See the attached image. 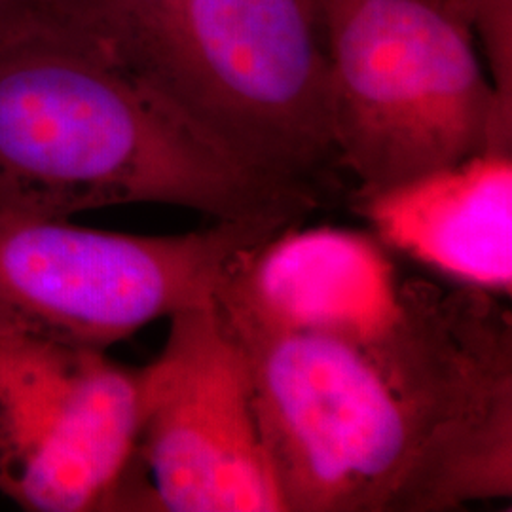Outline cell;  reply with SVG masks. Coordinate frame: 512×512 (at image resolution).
I'll return each instance as SVG.
<instances>
[{
  "mask_svg": "<svg viewBox=\"0 0 512 512\" xmlns=\"http://www.w3.org/2000/svg\"><path fill=\"white\" fill-rule=\"evenodd\" d=\"M54 27L82 31L74 0H0V42Z\"/></svg>",
  "mask_w": 512,
  "mask_h": 512,
  "instance_id": "obj_11",
  "label": "cell"
},
{
  "mask_svg": "<svg viewBox=\"0 0 512 512\" xmlns=\"http://www.w3.org/2000/svg\"><path fill=\"white\" fill-rule=\"evenodd\" d=\"M298 220H217L133 236L67 219L0 213V330L105 349L215 298L239 256Z\"/></svg>",
  "mask_w": 512,
  "mask_h": 512,
  "instance_id": "obj_5",
  "label": "cell"
},
{
  "mask_svg": "<svg viewBox=\"0 0 512 512\" xmlns=\"http://www.w3.org/2000/svg\"><path fill=\"white\" fill-rule=\"evenodd\" d=\"M467 19L490 59L499 103L512 109V0H440Z\"/></svg>",
  "mask_w": 512,
  "mask_h": 512,
  "instance_id": "obj_10",
  "label": "cell"
},
{
  "mask_svg": "<svg viewBox=\"0 0 512 512\" xmlns=\"http://www.w3.org/2000/svg\"><path fill=\"white\" fill-rule=\"evenodd\" d=\"M353 202L385 245L463 287L511 294L509 152H484Z\"/></svg>",
  "mask_w": 512,
  "mask_h": 512,
  "instance_id": "obj_9",
  "label": "cell"
},
{
  "mask_svg": "<svg viewBox=\"0 0 512 512\" xmlns=\"http://www.w3.org/2000/svg\"><path fill=\"white\" fill-rule=\"evenodd\" d=\"M164 203L300 220L319 203L243 169L71 27L0 42V213L67 219Z\"/></svg>",
  "mask_w": 512,
  "mask_h": 512,
  "instance_id": "obj_2",
  "label": "cell"
},
{
  "mask_svg": "<svg viewBox=\"0 0 512 512\" xmlns=\"http://www.w3.org/2000/svg\"><path fill=\"white\" fill-rule=\"evenodd\" d=\"M332 133L355 196L484 152L511 154L512 118L471 23L440 0H319Z\"/></svg>",
  "mask_w": 512,
  "mask_h": 512,
  "instance_id": "obj_4",
  "label": "cell"
},
{
  "mask_svg": "<svg viewBox=\"0 0 512 512\" xmlns=\"http://www.w3.org/2000/svg\"><path fill=\"white\" fill-rule=\"evenodd\" d=\"M215 300L270 329L366 338L397 321L403 283L380 239L291 226L239 256Z\"/></svg>",
  "mask_w": 512,
  "mask_h": 512,
  "instance_id": "obj_8",
  "label": "cell"
},
{
  "mask_svg": "<svg viewBox=\"0 0 512 512\" xmlns=\"http://www.w3.org/2000/svg\"><path fill=\"white\" fill-rule=\"evenodd\" d=\"M76 14L243 169L319 203L338 181L319 0H76Z\"/></svg>",
  "mask_w": 512,
  "mask_h": 512,
  "instance_id": "obj_3",
  "label": "cell"
},
{
  "mask_svg": "<svg viewBox=\"0 0 512 512\" xmlns=\"http://www.w3.org/2000/svg\"><path fill=\"white\" fill-rule=\"evenodd\" d=\"M137 444V370L0 330V494L33 512L152 511Z\"/></svg>",
  "mask_w": 512,
  "mask_h": 512,
  "instance_id": "obj_6",
  "label": "cell"
},
{
  "mask_svg": "<svg viewBox=\"0 0 512 512\" xmlns=\"http://www.w3.org/2000/svg\"><path fill=\"white\" fill-rule=\"evenodd\" d=\"M169 321L162 353L137 370V458L154 511L287 512L245 353L215 298Z\"/></svg>",
  "mask_w": 512,
  "mask_h": 512,
  "instance_id": "obj_7",
  "label": "cell"
},
{
  "mask_svg": "<svg viewBox=\"0 0 512 512\" xmlns=\"http://www.w3.org/2000/svg\"><path fill=\"white\" fill-rule=\"evenodd\" d=\"M245 353L287 512H435L512 494L511 313L403 281L366 338L264 327L215 302Z\"/></svg>",
  "mask_w": 512,
  "mask_h": 512,
  "instance_id": "obj_1",
  "label": "cell"
}]
</instances>
